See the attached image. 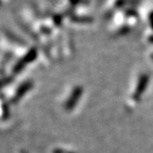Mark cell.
<instances>
[{
	"label": "cell",
	"instance_id": "cell-2",
	"mask_svg": "<svg viewBox=\"0 0 153 153\" xmlns=\"http://www.w3.org/2000/svg\"><path fill=\"white\" fill-rule=\"evenodd\" d=\"M31 87H32V83H31V82H30V81L24 82V83L19 88V90H18V91H17V93H16V95H15V97H14L13 102H16L17 101H19V100L20 99V98L22 97L25 93L28 92V91L31 88Z\"/></svg>",
	"mask_w": 153,
	"mask_h": 153
},
{
	"label": "cell",
	"instance_id": "cell-1",
	"mask_svg": "<svg viewBox=\"0 0 153 153\" xmlns=\"http://www.w3.org/2000/svg\"><path fill=\"white\" fill-rule=\"evenodd\" d=\"M35 56H36V50L35 49H31L30 52H29V53L27 54V56L21 60L19 63H18V65L15 67V71L16 72H19L21 69H22L23 68H24V65H27L29 62H30L32 59H34L35 58Z\"/></svg>",
	"mask_w": 153,
	"mask_h": 153
}]
</instances>
